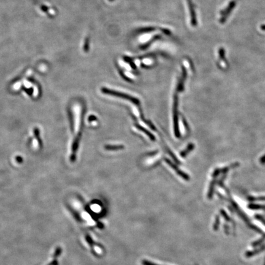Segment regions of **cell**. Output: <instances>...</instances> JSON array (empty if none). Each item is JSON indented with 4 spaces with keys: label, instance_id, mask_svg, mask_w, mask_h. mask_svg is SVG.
Segmentation results:
<instances>
[{
    "label": "cell",
    "instance_id": "obj_1",
    "mask_svg": "<svg viewBox=\"0 0 265 265\" xmlns=\"http://www.w3.org/2000/svg\"><path fill=\"white\" fill-rule=\"evenodd\" d=\"M101 91L103 93H104V94H109V95L120 97L122 98L129 100L131 102L133 103L134 104H135L136 105L139 104V101L138 99H136L134 97H132L131 96L128 95V94H124V93H120L119 91H116L114 90H110V89H108L106 88H102Z\"/></svg>",
    "mask_w": 265,
    "mask_h": 265
},
{
    "label": "cell",
    "instance_id": "obj_2",
    "mask_svg": "<svg viewBox=\"0 0 265 265\" xmlns=\"http://www.w3.org/2000/svg\"><path fill=\"white\" fill-rule=\"evenodd\" d=\"M177 96L175 94L174 97V104H173V117H174V128L176 136L179 138L180 136L179 125H178V113H177Z\"/></svg>",
    "mask_w": 265,
    "mask_h": 265
},
{
    "label": "cell",
    "instance_id": "obj_3",
    "mask_svg": "<svg viewBox=\"0 0 265 265\" xmlns=\"http://www.w3.org/2000/svg\"><path fill=\"white\" fill-rule=\"evenodd\" d=\"M238 0H233L232 2L230 3L228 6H227L223 11L221 12V17L220 18V23H224L226 21V18H228L230 14L232 11V10L234 9V8L236 6V5L237 3Z\"/></svg>",
    "mask_w": 265,
    "mask_h": 265
},
{
    "label": "cell",
    "instance_id": "obj_4",
    "mask_svg": "<svg viewBox=\"0 0 265 265\" xmlns=\"http://www.w3.org/2000/svg\"><path fill=\"white\" fill-rule=\"evenodd\" d=\"M189 10H190V15H191V23L193 26H196L197 24V20H196V15L195 11V8L193 6V4L192 3V0H187Z\"/></svg>",
    "mask_w": 265,
    "mask_h": 265
},
{
    "label": "cell",
    "instance_id": "obj_5",
    "mask_svg": "<svg viewBox=\"0 0 265 265\" xmlns=\"http://www.w3.org/2000/svg\"><path fill=\"white\" fill-rule=\"evenodd\" d=\"M165 161H166V163H168V164L170 166H171V168H173L175 171H176V172L178 174V175H179L181 177H182L183 179H185V180H188L189 179V176L187 175V174H185L184 173H183L182 171H180V170L174 164V163H173L171 161H169L168 159H165Z\"/></svg>",
    "mask_w": 265,
    "mask_h": 265
},
{
    "label": "cell",
    "instance_id": "obj_6",
    "mask_svg": "<svg viewBox=\"0 0 265 265\" xmlns=\"http://www.w3.org/2000/svg\"><path fill=\"white\" fill-rule=\"evenodd\" d=\"M187 77V71L185 69V68L183 67L182 68V77L180 81V82H179L178 84V87H177V90L179 91H182L184 89V82L185 80V78Z\"/></svg>",
    "mask_w": 265,
    "mask_h": 265
},
{
    "label": "cell",
    "instance_id": "obj_7",
    "mask_svg": "<svg viewBox=\"0 0 265 265\" xmlns=\"http://www.w3.org/2000/svg\"><path fill=\"white\" fill-rule=\"evenodd\" d=\"M136 128H137L138 129H139L140 131H142L143 132H144V133H145L146 135H147L151 140H152V141H155V136H154L152 133H151V132H150L148 130H147L146 129H145V128H143L142 126H140L139 125H136Z\"/></svg>",
    "mask_w": 265,
    "mask_h": 265
},
{
    "label": "cell",
    "instance_id": "obj_8",
    "mask_svg": "<svg viewBox=\"0 0 265 265\" xmlns=\"http://www.w3.org/2000/svg\"><path fill=\"white\" fill-rule=\"evenodd\" d=\"M194 144H188V145L187 146V148L186 149H185L184 151H182V152H181V154H180V155L182 157H185L189 152H190L191 150H192L193 148H194Z\"/></svg>",
    "mask_w": 265,
    "mask_h": 265
},
{
    "label": "cell",
    "instance_id": "obj_9",
    "mask_svg": "<svg viewBox=\"0 0 265 265\" xmlns=\"http://www.w3.org/2000/svg\"><path fill=\"white\" fill-rule=\"evenodd\" d=\"M123 148V146L122 145H106L105 146V148L106 150H119V149H122Z\"/></svg>",
    "mask_w": 265,
    "mask_h": 265
},
{
    "label": "cell",
    "instance_id": "obj_10",
    "mask_svg": "<svg viewBox=\"0 0 265 265\" xmlns=\"http://www.w3.org/2000/svg\"><path fill=\"white\" fill-rule=\"evenodd\" d=\"M219 56L222 60H225V50L223 48H220L219 50Z\"/></svg>",
    "mask_w": 265,
    "mask_h": 265
},
{
    "label": "cell",
    "instance_id": "obj_11",
    "mask_svg": "<svg viewBox=\"0 0 265 265\" xmlns=\"http://www.w3.org/2000/svg\"><path fill=\"white\" fill-rule=\"evenodd\" d=\"M142 265H158V264L150 262L149 261L145 260H144L142 261Z\"/></svg>",
    "mask_w": 265,
    "mask_h": 265
},
{
    "label": "cell",
    "instance_id": "obj_12",
    "mask_svg": "<svg viewBox=\"0 0 265 265\" xmlns=\"http://www.w3.org/2000/svg\"><path fill=\"white\" fill-rule=\"evenodd\" d=\"M260 162L262 163V164H264V163H265V155L260 159Z\"/></svg>",
    "mask_w": 265,
    "mask_h": 265
},
{
    "label": "cell",
    "instance_id": "obj_13",
    "mask_svg": "<svg viewBox=\"0 0 265 265\" xmlns=\"http://www.w3.org/2000/svg\"><path fill=\"white\" fill-rule=\"evenodd\" d=\"M261 29L262 30H263V31H265V25H261Z\"/></svg>",
    "mask_w": 265,
    "mask_h": 265
}]
</instances>
